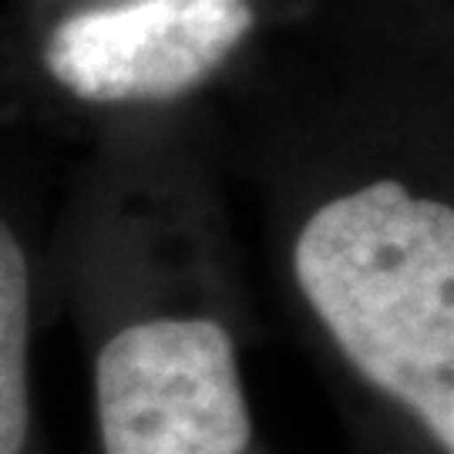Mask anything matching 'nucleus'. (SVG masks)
<instances>
[{"instance_id": "f257e3e1", "label": "nucleus", "mask_w": 454, "mask_h": 454, "mask_svg": "<svg viewBox=\"0 0 454 454\" xmlns=\"http://www.w3.org/2000/svg\"><path fill=\"white\" fill-rule=\"evenodd\" d=\"M296 283L347 360L454 451V212L380 179L326 202L296 239Z\"/></svg>"}, {"instance_id": "f03ea898", "label": "nucleus", "mask_w": 454, "mask_h": 454, "mask_svg": "<svg viewBox=\"0 0 454 454\" xmlns=\"http://www.w3.org/2000/svg\"><path fill=\"white\" fill-rule=\"evenodd\" d=\"M105 454H243L249 404L229 330L148 320L114 333L95 367Z\"/></svg>"}, {"instance_id": "7ed1b4c3", "label": "nucleus", "mask_w": 454, "mask_h": 454, "mask_svg": "<svg viewBox=\"0 0 454 454\" xmlns=\"http://www.w3.org/2000/svg\"><path fill=\"white\" fill-rule=\"evenodd\" d=\"M249 0H131L61 20L44 44L54 82L95 105L172 101L253 31Z\"/></svg>"}, {"instance_id": "20e7f679", "label": "nucleus", "mask_w": 454, "mask_h": 454, "mask_svg": "<svg viewBox=\"0 0 454 454\" xmlns=\"http://www.w3.org/2000/svg\"><path fill=\"white\" fill-rule=\"evenodd\" d=\"M31 266L0 219V454H24L31 431Z\"/></svg>"}]
</instances>
